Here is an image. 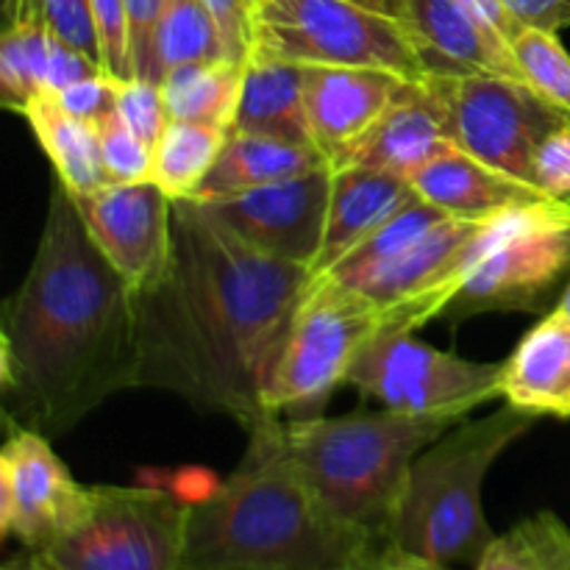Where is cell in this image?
<instances>
[{
	"label": "cell",
	"mask_w": 570,
	"mask_h": 570,
	"mask_svg": "<svg viewBox=\"0 0 570 570\" xmlns=\"http://www.w3.org/2000/svg\"><path fill=\"white\" fill-rule=\"evenodd\" d=\"M309 267L262 254L198 200H173L165 273L134 293V390H165L248 429L287 345Z\"/></svg>",
	"instance_id": "cell-1"
},
{
	"label": "cell",
	"mask_w": 570,
	"mask_h": 570,
	"mask_svg": "<svg viewBox=\"0 0 570 570\" xmlns=\"http://www.w3.org/2000/svg\"><path fill=\"white\" fill-rule=\"evenodd\" d=\"M137 376L134 289L56 181L37 254L0 317L3 417L59 438Z\"/></svg>",
	"instance_id": "cell-2"
},
{
	"label": "cell",
	"mask_w": 570,
	"mask_h": 570,
	"mask_svg": "<svg viewBox=\"0 0 570 570\" xmlns=\"http://www.w3.org/2000/svg\"><path fill=\"white\" fill-rule=\"evenodd\" d=\"M243 462L193 501L184 570H348L376 543L317 499L282 443V421L248 429Z\"/></svg>",
	"instance_id": "cell-3"
},
{
	"label": "cell",
	"mask_w": 570,
	"mask_h": 570,
	"mask_svg": "<svg viewBox=\"0 0 570 570\" xmlns=\"http://www.w3.org/2000/svg\"><path fill=\"white\" fill-rule=\"evenodd\" d=\"M456 423L462 421L382 406L343 417L282 421V443L332 515L390 543L412 462Z\"/></svg>",
	"instance_id": "cell-4"
},
{
	"label": "cell",
	"mask_w": 570,
	"mask_h": 570,
	"mask_svg": "<svg viewBox=\"0 0 570 570\" xmlns=\"http://www.w3.org/2000/svg\"><path fill=\"white\" fill-rule=\"evenodd\" d=\"M538 421L534 412L507 404L490 417H465L423 449L406 476L390 543L440 566L476 568L499 538L482 510L484 479Z\"/></svg>",
	"instance_id": "cell-5"
},
{
	"label": "cell",
	"mask_w": 570,
	"mask_h": 570,
	"mask_svg": "<svg viewBox=\"0 0 570 570\" xmlns=\"http://www.w3.org/2000/svg\"><path fill=\"white\" fill-rule=\"evenodd\" d=\"M570 282V200L546 198L490 217L449 323L488 312H540Z\"/></svg>",
	"instance_id": "cell-6"
},
{
	"label": "cell",
	"mask_w": 570,
	"mask_h": 570,
	"mask_svg": "<svg viewBox=\"0 0 570 570\" xmlns=\"http://www.w3.org/2000/svg\"><path fill=\"white\" fill-rule=\"evenodd\" d=\"M250 53L293 65L376 67L410 81L426 78L404 22L356 0H254Z\"/></svg>",
	"instance_id": "cell-7"
},
{
	"label": "cell",
	"mask_w": 570,
	"mask_h": 570,
	"mask_svg": "<svg viewBox=\"0 0 570 570\" xmlns=\"http://www.w3.org/2000/svg\"><path fill=\"white\" fill-rule=\"evenodd\" d=\"M193 501L159 488H87V507L42 551L53 570H184Z\"/></svg>",
	"instance_id": "cell-8"
},
{
	"label": "cell",
	"mask_w": 570,
	"mask_h": 570,
	"mask_svg": "<svg viewBox=\"0 0 570 570\" xmlns=\"http://www.w3.org/2000/svg\"><path fill=\"white\" fill-rule=\"evenodd\" d=\"M384 328L387 321L365 295L332 278H309L287 345L267 379L265 410L315 417L334 387L345 384L360 351Z\"/></svg>",
	"instance_id": "cell-9"
},
{
	"label": "cell",
	"mask_w": 570,
	"mask_h": 570,
	"mask_svg": "<svg viewBox=\"0 0 570 570\" xmlns=\"http://www.w3.org/2000/svg\"><path fill=\"white\" fill-rule=\"evenodd\" d=\"M501 367L504 362L462 360L412 332L384 328L360 351L345 384L384 410L465 421L473 410L501 399Z\"/></svg>",
	"instance_id": "cell-10"
},
{
	"label": "cell",
	"mask_w": 570,
	"mask_h": 570,
	"mask_svg": "<svg viewBox=\"0 0 570 570\" xmlns=\"http://www.w3.org/2000/svg\"><path fill=\"white\" fill-rule=\"evenodd\" d=\"M445 134L484 165L532 184L540 142L570 122L532 83L504 76H429Z\"/></svg>",
	"instance_id": "cell-11"
},
{
	"label": "cell",
	"mask_w": 570,
	"mask_h": 570,
	"mask_svg": "<svg viewBox=\"0 0 570 570\" xmlns=\"http://www.w3.org/2000/svg\"><path fill=\"white\" fill-rule=\"evenodd\" d=\"M0 451V534L17 538L28 551H42L78 521L87 488L72 479L50 438L6 421Z\"/></svg>",
	"instance_id": "cell-12"
},
{
	"label": "cell",
	"mask_w": 570,
	"mask_h": 570,
	"mask_svg": "<svg viewBox=\"0 0 570 570\" xmlns=\"http://www.w3.org/2000/svg\"><path fill=\"white\" fill-rule=\"evenodd\" d=\"M95 248L128 282L148 287L165 273L173 245V198L150 181L106 184L89 195H70Z\"/></svg>",
	"instance_id": "cell-13"
},
{
	"label": "cell",
	"mask_w": 570,
	"mask_h": 570,
	"mask_svg": "<svg viewBox=\"0 0 570 570\" xmlns=\"http://www.w3.org/2000/svg\"><path fill=\"white\" fill-rule=\"evenodd\" d=\"M332 167L217 200H198L234 234L282 262L312 267L326 232Z\"/></svg>",
	"instance_id": "cell-14"
},
{
	"label": "cell",
	"mask_w": 570,
	"mask_h": 570,
	"mask_svg": "<svg viewBox=\"0 0 570 570\" xmlns=\"http://www.w3.org/2000/svg\"><path fill=\"white\" fill-rule=\"evenodd\" d=\"M401 22L426 76H504L527 81L512 48L460 0H404Z\"/></svg>",
	"instance_id": "cell-15"
},
{
	"label": "cell",
	"mask_w": 570,
	"mask_h": 570,
	"mask_svg": "<svg viewBox=\"0 0 570 570\" xmlns=\"http://www.w3.org/2000/svg\"><path fill=\"white\" fill-rule=\"evenodd\" d=\"M301 70L312 139L328 161L354 145L393 106L410 81L376 67L301 65Z\"/></svg>",
	"instance_id": "cell-16"
},
{
	"label": "cell",
	"mask_w": 570,
	"mask_h": 570,
	"mask_svg": "<svg viewBox=\"0 0 570 570\" xmlns=\"http://www.w3.org/2000/svg\"><path fill=\"white\" fill-rule=\"evenodd\" d=\"M454 148L445 134L443 111L429 87V76L406 81L387 111L343 150L332 167H376L410 178Z\"/></svg>",
	"instance_id": "cell-17"
},
{
	"label": "cell",
	"mask_w": 570,
	"mask_h": 570,
	"mask_svg": "<svg viewBox=\"0 0 570 570\" xmlns=\"http://www.w3.org/2000/svg\"><path fill=\"white\" fill-rule=\"evenodd\" d=\"M415 198L410 178L376 167H332L326 232L309 267V278H321L371 237L384 220Z\"/></svg>",
	"instance_id": "cell-18"
},
{
	"label": "cell",
	"mask_w": 570,
	"mask_h": 570,
	"mask_svg": "<svg viewBox=\"0 0 570 570\" xmlns=\"http://www.w3.org/2000/svg\"><path fill=\"white\" fill-rule=\"evenodd\" d=\"M412 187L423 200L451 217H493L499 212L549 198L532 184L484 165L456 145L417 170L412 176Z\"/></svg>",
	"instance_id": "cell-19"
},
{
	"label": "cell",
	"mask_w": 570,
	"mask_h": 570,
	"mask_svg": "<svg viewBox=\"0 0 570 570\" xmlns=\"http://www.w3.org/2000/svg\"><path fill=\"white\" fill-rule=\"evenodd\" d=\"M501 399L540 417H570V317L551 309L501 367Z\"/></svg>",
	"instance_id": "cell-20"
},
{
	"label": "cell",
	"mask_w": 570,
	"mask_h": 570,
	"mask_svg": "<svg viewBox=\"0 0 570 570\" xmlns=\"http://www.w3.org/2000/svg\"><path fill=\"white\" fill-rule=\"evenodd\" d=\"M321 167H332L328 156L317 145L287 142V139L262 137V134H228L215 167L198 193L189 200H217L228 195L248 193L267 184L306 176Z\"/></svg>",
	"instance_id": "cell-21"
},
{
	"label": "cell",
	"mask_w": 570,
	"mask_h": 570,
	"mask_svg": "<svg viewBox=\"0 0 570 570\" xmlns=\"http://www.w3.org/2000/svg\"><path fill=\"white\" fill-rule=\"evenodd\" d=\"M232 131L315 145L306 117L301 65L250 53L245 59L243 92Z\"/></svg>",
	"instance_id": "cell-22"
},
{
	"label": "cell",
	"mask_w": 570,
	"mask_h": 570,
	"mask_svg": "<svg viewBox=\"0 0 570 570\" xmlns=\"http://www.w3.org/2000/svg\"><path fill=\"white\" fill-rule=\"evenodd\" d=\"M31 126L33 137L42 145L45 156L53 165L56 178L70 195H89L106 187L104 156L95 122L72 117L70 111L56 104L53 95H39L37 100L20 111Z\"/></svg>",
	"instance_id": "cell-23"
},
{
	"label": "cell",
	"mask_w": 570,
	"mask_h": 570,
	"mask_svg": "<svg viewBox=\"0 0 570 570\" xmlns=\"http://www.w3.org/2000/svg\"><path fill=\"white\" fill-rule=\"evenodd\" d=\"M243 78L245 65L232 59L176 67L159 83L167 117L206 122V126H220L232 131L239 92H243Z\"/></svg>",
	"instance_id": "cell-24"
},
{
	"label": "cell",
	"mask_w": 570,
	"mask_h": 570,
	"mask_svg": "<svg viewBox=\"0 0 570 570\" xmlns=\"http://www.w3.org/2000/svg\"><path fill=\"white\" fill-rule=\"evenodd\" d=\"M223 59H232V56H228L209 3L206 0H165L154 31L148 81L161 83L167 72L181 65Z\"/></svg>",
	"instance_id": "cell-25"
},
{
	"label": "cell",
	"mask_w": 570,
	"mask_h": 570,
	"mask_svg": "<svg viewBox=\"0 0 570 570\" xmlns=\"http://www.w3.org/2000/svg\"><path fill=\"white\" fill-rule=\"evenodd\" d=\"M228 134L220 126L170 120L154 148V181L173 200L193 198L215 167Z\"/></svg>",
	"instance_id": "cell-26"
},
{
	"label": "cell",
	"mask_w": 570,
	"mask_h": 570,
	"mask_svg": "<svg viewBox=\"0 0 570 570\" xmlns=\"http://www.w3.org/2000/svg\"><path fill=\"white\" fill-rule=\"evenodd\" d=\"M50 39L42 20L6 22L0 39V92L6 109L20 115L31 100L48 95V59Z\"/></svg>",
	"instance_id": "cell-27"
},
{
	"label": "cell",
	"mask_w": 570,
	"mask_h": 570,
	"mask_svg": "<svg viewBox=\"0 0 570 570\" xmlns=\"http://www.w3.org/2000/svg\"><path fill=\"white\" fill-rule=\"evenodd\" d=\"M473 570H570V529L554 512L523 518L499 534Z\"/></svg>",
	"instance_id": "cell-28"
},
{
	"label": "cell",
	"mask_w": 570,
	"mask_h": 570,
	"mask_svg": "<svg viewBox=\"0 0 570 570\" xmlns=\"http://www.w3.org/2000/svg\"><path fill=\"white\" fill-rule=\"evenodd\" d=\"M451 215H445L443 209H438L434 204L423 200L421 195L415 193V198L410 200L406 206H401L390 220H384L376 232L371 234L367 239H362L354 250H351L345 259H340L326 276L321 278H332V282H354L360 278L362 273L373 271L382 262L393 259L395 254L412 245L415 239H421L423 234L432 232L434 226H440L443 220H449Z\"/></svg>",
	"instance_id": "cell-29"
},
{
	"label": "cell",
	"mask_w": 570,
	"mask_h": 570,
	"mask_svg": "<svg viewBox=\"0 0 570 570\" xmlns=\"http://www.w3.org/2000/svg\"><path fill=\"white\" fill-rule=\"evenodd\" d=\"M512 56L527 83L570 117V53L560 37L538 28H521L512 39Z\"/></svg>",
	"instance_id": "cell-30"
},
{
	"label": "cell",
	"mask_w": 570,
	"mask_h": 570,
	"mask_svg": "<svg viewBox=\"0 0 570 570\" xmlns=\"http://www.w3.org/2000/svg\"><path fill=\"white\" fill-rule=\"evenodd\" d=\"M100 139V156L109 181L131 184L154 178V148L137 137L117 111H109L95 122Z\"/></svg>",
	"instance_id": "cell-31"
},
{
	"label": "cell",
	"mask_w": 570,
	"mask_h": 570,
	"mask_svg": "<svg viewBox=\"0 0 570 570\" xmlns=\"http://www.w3.org/2000/svg\"><path fill=\"white\" fill-rule=\"evenodd\" d=\"M115 111L150 148H156L170 122L161 87L148 78H115Z\"/></svg>",
	"instance_id": "cell-32"
},
{
	"label": "cell",
	"mask_w": 570,
	"mask_h": 570,
	"mask_svg": "<svg viewBox=\"0 0 570 570\" xmlns=\"http://www.w3.org/2000/svg\"><path fill=\"white\" fill-rule=\"evenodd\" d=\"M39 11H42V22L56 39L81 50L83 56L104 67L92 0H39Z\"/></svg>",
	"instance_id": "cell-33"
},
{
	"label": "cell",
	"mask_w": 570,
	"mask_h": 570,
	"mask_svg": "<svg viewBox=\"0 0 570 570\" xmlns=\"http://www.w3.org/2000/svg\"><path fill=\"white\" fill-rule=\"evenodd\" d=\"M92 11L100 33L104 70L115 78H137L134 76L126 0H92Z\"/></svg>",
	"instance_id": "cell-34"
},
{
	"label": "cell",
	"mask_w": 570,
	"mask_h": 570,
	"mask_svg": "<svg viewBox=\"0 0 570 570\" xmlns=\"http://www.w3.org/2000/svg\"><path fill=\"white\" fill-rule=\"evenodd\" d=\"M532 181L549 198L570 200V122L540 142L534 154Z\"/></svg>",
	"instance_id": "cell-35"
},
{
	"label": "cell",
	"mask_w": 570,
	"mask_h": 570,
	"mask_svg": "<svg viewBox=\"0 0 570 570\" xmlns=\"http://www.w3.org/2000/svg\"><path fill=\"white\" fill-rule=\"evenodd\" d=\"M53 98L72 117L98 122L100 117L115 111V76H109V72H95V76L81 78V81L53 92Z\"/></svg>",
	"instance_id": "cell-36"
},
{
	"label": "cell",
	"mask_w": 570,
	"mask_h": 570,
	"mask_svg": "<svg viewBox=\"0 0 570 570\" xmlns=\"http://www.w3.org/2000/svg\"><path fill=\"white\" fill-rule=\"evenodd\" d=\"M161 9H165V0H126L134 76L137 78L150 76V48H154V31Z\"/></svg>",
	"instance_id": "cell-37"
},
{
	"label": "cell",
	"mask_w": 570,
	"mask_h": 570,
	"mask_svg": "<svg viewBox=\"0 0 570 570\" xmlns=\"http://www.w3.org/2000/svg\"><path fill=\"white\" fill-rule=\"evenodd\" d=\"M95 72H106L98 61L83 56L81 50L70 48L61 39H50V59H48V95L59 92V89L70 87V83L81 81V78L95 76Z\"/></svg>",
	"instance_id": "cell-38"
},
{
	"label": "cell",
	"mask_w": 570,
	"mask_h": 570,
	"mask_svg": "<svg viewBox=\"0 0 570 570\" xmlns=\"http://www.w3.org/2000/svg\"><path fill=\"white\" fill-rule=\"evenodd\" d=\"M521 28L560 33L570 28V0H504Z\"/></svg>",
	"instance_id": "cell-39"
},
{
	"label": "cell",
	"mask_w": 570,
	"mask_h": 570,
	"mask_svg": "<svg viewBox=\"0 0 570 570\" xmlns=\"http://www.w3.org/2000/svg\"><path fill=\"white\" fill-rule=\"evenodd\" d=\"M348 570H454L451 566L423 560V557L406 554L393 543H376L362 560H356Z\"/></svg>",
	"instance_id": "cell-40"
},
{
	"label": "cell",
	"mask_w": 570,
	"mask_h": 570,
	"mask_svg": "<svg viewBox=\"0 0 570 570\" xmlns=\"http://www.w3.org/2000/svg\"><path fill=\"white\" fill-rule=\"evenodd\" d=\"M460 3L465 6L488 31H493L495 37H501L512 48V39L518 37L521 26H518L515 17L510 14L504 0H460Z\"/></svg>",
	"instance_id": "cell-41"
},
{
	"label": "cell",
	"mask_w": 570,
	"mask_h": 570,
	"mask_svg": "<svg viewBox=\"0 0 570 570\" xmlns=\"http://www.w3.org/2000/svg\"><path fill=\"white\" fill-rule=\"evenodd\" d=\"M11 20H42L39 0H6V22Z\"/></svg>",
	"instance_id": "cell-42"
},
{
	"label": "cell",
	"mask_w": 570,
	"mask_h": 570,
	"mask_svg": "<svg viewBox=\"0 0 570 570\" xmlns=\"http://www.w3.org/2000/svg\"><path fill=\"white\" fill-rule=\"evenodd\" d=\"M3 570H53V568H50L48 562L39 560V557L33 554V551L26 549V551H22V554L9 557V560H6Z\"/></svg>",
	"instance_id": "cell-43"
},
{
	"label": "cell",
	"mask_w": 570,
	"mask_h": 570,
	"mask_svg": "<svg viewBox=\"0 0 570 570\" xmlns=\"http://www.w3.org/2000/svg\"><path fill=\"white\" fill-rule=\"evenodd\" d=\"M356 3L367 6V9L384 11L390 17H401V9H404V0H356Z\"/></svg>",
	"instance_id": "cell-44"
},
{
	"label": "cell",
	"mask_w": 570,
	"mask_h": 570,
	"mask_svg": "<svg viewBox=\"0 0 570 570\" xmlns=\"http://www.w3.org/2000/svg\"><path fill=\"white\" fill-rule=\"evenodd\" d=\"M554 312H560V315L570 317V282H568V287L562 289V295H560V301H557Z\"/></svg>",
	"instance_id": "cell-45"
}]
</instances>
